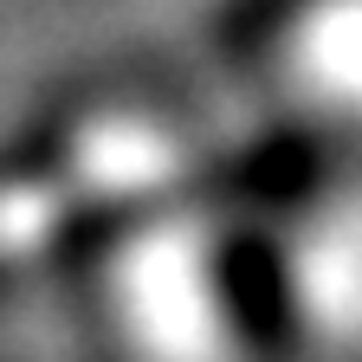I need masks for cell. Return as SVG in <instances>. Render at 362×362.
Wrapping results in <instances>:
<instances>
[{
  "mask_svg": "<svg viewBox=\"0 0 362 362\" xmlns=\"http://www.w3.org/2000/svg\"><path fill=\"white\" fill-rule=\"evenodd\" d=\"M285 285L298 317L330 349L362 343V201H343L304 220Z\"/></svg>",
  "mask_w": 362,
  "mask_h": 362,
  "instance_id": "4",
  "label": "cell"
},
{
  "mask_svg": "<svg viewBox=\"0 0 362 362\" xmlns=\"http://www.w3.org/2000/svg\"><path fill=\"white\" fill-rule=\"evenodd\" d=\"M194 162H201V143L175 110L143 98H110V104L78 110L59 129L45 175L59 181L71 207L123 214V207H162L188 181Z\"/></svg>",
  "mask_w": 362,
  "mask_h": 362,
  "instance_id": "2",
  "label": "cell"
},
{
  "mask_svg": "<svg viewBox=\"0 0 362 362\" xmlns=\"http://www.w3.org/2000/svg\"><path fill=\"white\" fill-rule=\"evenodd\" d=\"M265 104L304 129L362 123V0H279L252 45Z\"/></svg>",
  "mask_w": 362,
  "mask_h": 362,
  "instance_id": "3",
  "label": "cell"
},
{
  "mask_svg": "<svg viewBox=\"0 0 362 362\" xmlns=\"http://www.w3.org/2000/svg\"><path fill=\"white\" fill-rule=\"evenodd\" d=\"M98 259L90 317L117 362H252L246 304L214 240V214L143 207Z\"/></svg>",
  "mask_w": 362,
  "mask_h": 362,
  "instance_id": "1",
  "label": "cell"
}]
</instances>
